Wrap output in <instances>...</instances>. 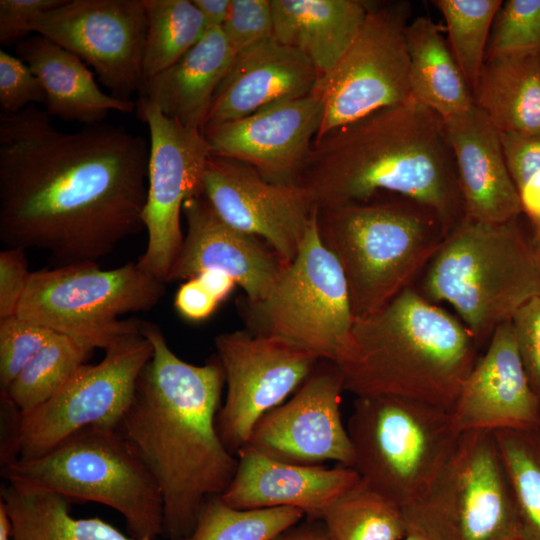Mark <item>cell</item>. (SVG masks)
<instances>
[{
  "label": "cell",
  "mask_w": 540,
  "mask_h": 540,
  "mask_svg": "<svg viewBox=\"0 0 540 540\" xmlns=\"http://www.w3.org/2000/svg\"><path fill=\"white\" fill-rule=\"evenodd\" d=\"M450 412L460 433L540 429V400L527 377L511 321L495 329Z\"/></svg>",
  "instance_id": "cell-20"
},
{
  "label": "cell",
  "mask_w": 540,
  "mask_h": 540,
  "mask_svg": "<svg viewBox=\"0 0 540 540\" xmlns=\"http://www.w3.org/2000/svg\"><path fill=\"white\" fill-rule=\"evenodd\" d=\"M319 74L298 49L274 37L238 53L219 85L202 133L312 93Z\"/></svg>",
  "instance_id": "cell-23"
},
{
  "label": "cell",
  "mask_w": 540,
  "mask_h": 540,
  "mask_svg": "<svg viewBox=\"0 0 540 540\" xmlns=\"http://www.w3.org/2000/svg\"><path fill=\"white\" fill-rule=\"evenodd\" d=\"M346 427L352 468L402 509L430 489L461 435L449 410L392 395L356 397Z\"/></svg>",
  "instance_id": "cell-8"
},
{
  "label": "cell",
  "mask_w": 540,
  "mask_h": 540,
  "mask_svg": "<svg viewBox=\"0 0 540 540\" xmlns=\"http://www.w3.org/2000/svg\"><path fill=\"white\" fill-rule=\"evenodd\" d=\"M104 352L99 363L83 364L53 397L35 409L19 413L2 404L6 424L1 465L42 456L86 427H118L152 357L153 346L141 328Z\"/></svg>",
  "instance_id": "cell-11"
},
{
  "label": "cell",
  "mask_w": 540,
  "mask_h": 540,
  "mask_svg": "<svg viewBox=\"0 0 540 540\" xmlns=\"http://www.w3.org/2000/svg\"><path fill=\"white\" fill-rule=\"evenodd\" d=\"M149 155L123 127L63 132L33 106L2 114L0 240L44 250L56 267L105 257L144 228Z\"/></svg>",
  "instance_id": "cell-1"
},
{
  "label": "cell",
  "mask_w": 540,
  "mask_h": 540,
  "mask_svg": "<svg viewBox=\"0 0 540 540\" xmlns=\"http://www.w3.org/2000/svg\"><path fill=\"white\" fill-rule=\"evenodd\" d=\"M511 323L530 385L540 400V296L526 302Z\"/></svg>",
  "instance_id": "cell-43"
},
{
  "label": "cell",
  "mask_w": 540,
  "mask_h": 540,
  "mask_svg": "<svg viewBox=\"0 0 540 540\" xmlns=\"http://www.w3.org/2000/svg\"><path fill=\"white\" fill-rule=\"evenodd\" d=\"M479 347L463 322L411 286L354 318L337 366L356 397L392 395L451 411Z\"/></svg>",
  "instance_id": "cell-4"
},
{
  "label": "cell",
  "mask_w": 540,
  "mask_h": 540,
  "mask_svg": "<svg viewBox=\"0 0 540 540\" xmlns=\"http://www.w3.org/2000/svg\"><path fill=\"white\" fill-rule=\"evenodd\" d=\"M495 435L514 493L521 540H540V429Z\"/></svg>",
  "instance_id": "cell-35"
},
{
  "label": "cell",
  "mask_w": 540,
  "mask_h": 540,
  "mask_svg": "<svg viewBox=\"0 0 540 540\" xmlns=\"http://www.w3.org/2000/svg\"><path fill=\"white\" fill-rule=\"evenodd\" d=\"M344 391L339 367L320 360L288 400L256 423L247 445L286 463L324 465L331 461L352 467V444L341 414Z\"/></svg>",
  "instance_id": "cell-17"
},
{
  "label": "cell",
  "mask_w": 540,
  "mask_h": 540,
  "mask_svg": "<svg viewBox=\"0 0 540 540\" xmlns=\"http://www.w3.org/2000/svg\"><path fill=\"white\" fill-rule=\"evenodd\" d=\"M273 37L301 51L318 71L328 73L349 48L371 1L271 0Z\"/></svg>",
  "instance_id": "cell-27"
},
{
  "label": "cell",
  "mask_w": 540,
  "mask_h": 540,
  "mask_svg": "<svg viewBox=\"0 0 540 540\" xmlns=\"http://www.w3.org/2000/svg\"><path fill=\"white\" fill-rule=\"evenodd\" d=\"M138 117L150 133L147 197L142 214L148 241L138 265L166 283L183 242L184 203L203 193L202 179L211 155L204 134L165 116L139 98Z\"/></svg>",
  "instance_id": "cell-14"
},
{
  "label": "cell",
  "mask_w": 540,
  "mask_h": 540,
  "mask_svg": "<svg viewBox=\"0 0 540 540\" xmlns=\"http://www.w3.org/2000/svg\"><path fill=\"white\" fill-rule=\"evenodd\" d=\"M403 512L408 533L427 540H521L514 493L495 432L461 433L430 489Z\"/></svg>",
  "instance_id": "cell-12"
},
{
  "label": "cell",
  "mask_w": 540,
  "mask_h": 540,
  "mask_svg": "<svg viewBox=\"0 0 540 540\" xmlns=\"http://www.w3.org/2000/svg\"><path fill=\"white\" fill-rule=\"evenodd\" d=\"M272 540H333L321 521H309L282 532Z\"/></svg>",
  "instance_id": "cell-47"
},
{
  "label": "cell",
  "mask_w": 540,
  "mask_h": 540,
  "mask_svg": "<svg viewBox=\"0 0 540 540\" xmlns=\"http://www.w3.org/2000/svg\"><path fill=\"white\" fill-rule=\"evenodd\" d=\"M1 501L10 518L12 540H154L127 537L100 518H74L70 501L54 492L7 483Z\"/></svg>",
  "instance_id": "cell-30"
},
{
  "label": "cell",
  "mask_w": 540,
  "mask_h": 540,
  "mask_svg": "<svg viewBox=\"0 0 540 540\" xmlns=\"http://www.w3.org/2000/svg\"><path fill=\"white\" fill-rule=\"evenodd\" d=\"M404 540H427V539L414 533H407Z\"/></svg>",
  "instance_id": "cell-48"
},
{
  "label": "cell",
  "mask_w": 540,
  "mask_h": 540,
  "mask_svg": "<svg viewBox=\"0 0 540 540\" xmlns=\"http://www.w3.org/2000/svg\"><path fill=\"white\" fill-rule=\"evenodd\" d=\"M202 186L225 223L263 240L285 263L295 258L317 211L299 185L269 182L251 166L219 155L209 156Z\"/></svg>",
  "instance_id": "cell-18"
},
{
  "label": "cell",
  "mask_w": 540,
  "mask_h": 540,
  "mask_svg": "<svg viewBox=\"0 0 540 540\" xmlns=\"http://www.w3.org/2000/svg\"><path fill=\"white\" fill-rule=\"evenodd\" d=\"M1 474L16 487L109 506L134 538L163 534L159 485L117 427H86L42 456L2 464Z\"/></svg>",
  "instance_id": "cell-7"
},
{
  "label": "cell",
  "mask_w": 540,
  "mask_h": 540,
  "mask_svg": "<svg viewBox=\"0 0 540 540\" xmlns=\"http://www.w3.org/2000/svg\"><path fill=\"white\" fill-rule=\"evenodd\" d=\"M304 517L290 507L238 509L215 495L206 499L184 540H272Z\"/></svg>",
  "instance_id": "cell-34"
},
{
  "label": "cell",
  "mask_w": 540,
  "mask_h": 540,
  "mask_svg": "<svg viewBox=\"0 0 540 540\" xmlns=\"http://www.w3.org/2000/svg\"><path fill=\"white\" fill-rule=\"evenodd\" d=\"M57 332L13 315L0 320V387L8 388L24 366Z\"/></svg>",
  "instance_id": "cell-39"
},
{
  "label": "cell",
  "mask_w": 540,
  "mask_h": 540,
  "mask_svg": "<svg viewBox=\"0 0 540 540\" xmlns=\"http://www.w3.org/2000/svg\"><path fill=\"white\" fill-rule=\"evenodd\" d=\"M187 231L167 282L207 270L233 278L250 301L262 299L287 264L263 240L225 223L203 193L183 205Z\"/></svg>",
  "instance_id": "cell-21"
},
{
  "label": "cell",
  "mask_w": 540,
  "mask_h": 540,
  "mask_svg": "<svg viewBox=\"0 0 540 540\" xmlns=\"http://www.w3.org/2000/svg\"><path fill=\"white\" fill-rule=\"evenodd\" d=\"M500 137L522 214L540 248V134L500 133Z\"/></svg>",
  "instance_id": "cell-37"
},
{
  "label": "cell",
  "mask_w": 540,
  "mask_h": 540,
  "mask_svg": "<svg viewBox=\"0 0 540 540\" xmlns=\"http://www.w3.org/2000/svg\"><path fill=\"white\" fill-rule=\"evenodd\" d=\"M194 5L200 11L207 31L222 28L231 5V0H193Z\"/></svg>",
  "instance_id": "cell-46"
},
{
  "label": "cell",
  "mask_w": 540,
  "mask_h": 540,
  "mask_svg": "<svg viewBox=\"0 0 540 540\" xmlns=\"http://www.w3.org/2000/svg\"><path fill=\"white\" fill-rule=\"evenodd\" d=\"M323 116L321 98L311 93L221 124L203 134L211 154L241 161L269 182L294 185Z\"/></svg>",
  "instance_id": "cell-19"
},
{
  "label": "cell",
  "mask_w": 540,
  "mask_h": 540,
  "mask_svg": "<svg viewBox=\"0 0 540 540\" xmlns=\"http://www.w3.org/2000/svg\"><path fill=\"white\" fill-rule=\"evenodd\" d=\"M90 352L77 340L57 333L1 391L2 404L19 413L42 405L85 364Z\"/></svg>",
  "instance_id": "cell-32"
},
{
  "label": "cell",
  "mask_w": 540,
  "mask_h": 540,
  "mask_svg": "<svg viewBox=\"0 0 540 540\" xmlns=\"http://www.w3.org/2000/svg\"><path fill=\"white\" fill-rule=\"evenodd\" d=\"M165 282L137 262L104 270L96 262L31 272L17 314L67 335L90 351L105 350L141 330L143 321L119 320L152 309L165 295Z\"/></svg>",
  "instance_id": "cell-10"
},
{
  "label": "cell",
  "mask_w": 540,
  "mask_h": 540,
  "mask_svg": "<svg viewBox=\"0 0 540 540\" xmlns=\"http://www.w3.org/2000/svg\"><path fill=\"white\" fill-rule=\"evenodd\" d=\"M147 35L144 80L165 70L207 32L205 21L189 0H143Z\"/></svg>",
  "instance_id": "cell-33"
},
{
  "label": "cell",
  "mask_w": 540,
  "mask_h": 540,
  "mask_svg": "<svg viewBox=\"0 0 540 540\" xmlns=\"http://www.w3.org/2000/svg\"><path fill=\"white\" fill-rule=\"evenodd\" d=\"M237 458V470L221 498L238 509L290 507L302 511L309 521H320L328 507L360 479L352 467L286 463L247 444Z\"/></svg>",
  "instance_id": "cell-22"
},
{
  "label": "cell",
  "mask_w": 540,
  "mask_h": 540,
  "mask_svg": "<svg viewBox=\"0 0 540 540\" xmlns=\"http://www.w3.org/2000/svg\"><path fill=\"white\" fill-rule=\"evenodd\" d=\"M454 155L464 217L504 223L522 215L500 132L475 105L445 119Z\"/></svg>",
  "instance_id": "cell-24"
},
{
  "label": "cell",
  "mask_w": 540,
  "mask_h": 540,
  "mask_svg": "<svg viewBox=\"0 0 540 540\" xmlns=\"http://www.w3.org/2000/svg\"><path fill=\"white\" fill-rule=\"evenodd\" d=\"M214 343L227 384L216 427L224 446L237 456L256 423L292 396L320 359L286 341L249 330L221 333Z\"/></svg>",
  "instance_id": "cell-15"
},
{
  "label": "cell",
  "mask_w": 540,
  "mask_h": 540,
  "mask_svg": "<svg viewBox=\"0 0 540 540\" xmlns=\"http://www.w3.org/2000/svg\"><path fill=\"white\" fill-rule=\"evenodd\" d=\"M410 15L408 1H371L355 39L312 91L324 105L316 138L412 99L405 37Z\"/></svg>",
  "instance_id": "cell-13"
},
{
  "label": "cell",
  "mask_w": 540,
  "mask_h": 540,
  "mask_svg": "<svg viewBox=\"0 0 540 540\" xmlns=\"http://www.w3.org/2000/svg\"><path fill=\"white\" fill-rule=\"evenodd\" d=\"M320 521L333 540H404L408 533L402 507L361 478Z\"/></svg>",
  "instance_id": "cell-31"
},
{
  "label": "cell",
  "mask_w": 540,
  "mask_h": 540,
  "mask_svg": "<svg viewBox=\"0 0 540 540\" xmlns=\"http://www.w3.org/2000/svg\"><path fill=\"white\" fill-rule=\"evenodd\" d=\"M405 37L412 99L444 120L470 109L472 90L439 26L419 16L409 22Z\"/></svg>",
  "instance_id": "cell-29"
},
{
  "label": "cell",
  "mask_w": 540,
  "mask_h": 540,
  "mask_svg": "<svg viewBox=\"0 0 540 540\" xmlns=\"http://www.w3.org/2000/svg\"><path fill=\"white\" fill-rule=\"evenodd\" d=\"M472 95L500 133L540 134V53L486 56Z\"/></svg>",
  "instance_id": "cell-28"
},
{
  "label": "cell",
  "mask_w": 540,
  "mask_h": 540,
  "mask_svg": "<svg viewBox=\"0 0 540 540\" xmlns=\"http://www.w3.org/2000/svg\"><path fill=\"white\" fill-rule=\"evenodd\" d=\"M235 56L222 29H210L178 61L145 79L140 98L181 125L202 132L215 93Z\"/></svg>",
  "instance_id": "cell-25"
},
{
  "label": "cell",
  "mask_w": 540,
  "mask_h": 540,
  "mask_svg": "<svg viewBox=\"0 0 540 540\" xmlns=\"http://www.w3.org/2000/svg\"><path fill=\"white\" fill-rule=\"evenodd\" d=\"M30 275L25 249L6 247L0 252V320L17 314Z\"/></svg>",
  "instance_id": "cell-44"
},
{
  "label": "cell",
  "mask_w": 540,
  "mask_h": 540,
  "mask_svg": "<svg viewBox=\"0 0 540 540\" xmlns=\"http://www.w3.org/2000/svg\"><path fill=\"white\" fill-rule=\"evenodd\" d=\"M30 28L91 65L112 96L130 100L140 92L147 35L143 0H65Z\"/></svg>",
  "instance_id": "cell-16"
},
{
  "label": "cell",
  "mask_w": 540,
  "mask_h": 540,
  "mask_svg": "<svg viewBox=\"0 0 540 540\" xmlns=\"http://www.w3.org/2000/svg\"><path fill=\"white\" fill-rule=\"evenodd\" d=\"M225 273L207 270L184 282L175 295L174 306L181 317L202 321L210 317L236 286Z\"/></svg>",
  "instance_id": "cell-41"
},
{
  "label": "cell",
  "mask_w": 540,
  "mask_h": 540,
  "mask_svg": "<svg viewBox=\"0 0 540 540\" xmlns=\"http://www.w3.org/2000/svg\"><path fill=\"white\" fill-rule=\"evenodd\" d=\"M16 52L39 78L50 116L88 126L101 123L111 110L135 108L130 100L102 92L78 56L42 35L19 41Z\"/></svg>",
  "instance_id": "cell-26"
},
{
  "label": "cell",
  "mask_w": 540,
  "mask_h": 540,
  "mask_svg": "<svg viewBox=\"0 0 540 540\" xmlns=\"http://www.w3.org/2000/svg\"><path fill=\"white\" fill-rule=\"evenodd\" d=\"M142 331L153 354L117 428L159 485L163 535L184 540L206 499L227 489L238 466L216 427L225 374L218 358L182 360L157 325L143 322Z\"/></svg>",
  "instance_id": "cell-2"
},
{
  "label": "cell",
  "mask_w": 540,
  "mask_h": 540,
  "mask_svg": "<svg viewBox=\"0 0 540 540\" xmlns=\"http://www.w3.org/2000/svg\"><path fill=\"white\" fill-rule=\"evenodd\" d=\"M296 184L317 209L397 195L433 209L449 231L464 217L445 120L414 99L315 138Z\"/></svg>",
  "instance_id": "cell-3"
},
{
  "label": "cell",
  "mask_w": 540,
  "mask_h": 540,
  "mask_svg": "<svg viewBox=\"0 0 540 540\" xmlns=\"http://www.w3.org/2000/svg\"><path fill=\"white\" fill-rule=\"evenodd\" d=\"M250 332L275 337L339 365L354 322L342 267L324 244L314 214L295 258L260 300L237 302Z\"/></svg>",
  "instance_id": "cell-9"
},
{
  "label": "cell",
  "mask_w": 540,
  "mask_h": 540,
  "mask_svg": "<svg viewBox=\"0 0 540 540\" xmlns=\"http://www.w3.org/2000/svg\"><path fill=\"white\" fill-rule=\"evenodd\" d=\"M317 223L342 267L355 317L414 286L449 233L433 209L397 195L317 209Z\"/></svg>",
  "instance_id": "cell-6"
},
{
  "label": "cell",
  "mask_w": 540,
  "mask_h": 540,
  "mask_svg": "<svg viewBox=\"0 0 540 540\" xmlns=\"http://www.w3.org/2000/svg\"><path fill=\"white\" fill-rule=\"evenodd\" d=\"M237 55L241 51L273 37L271 0H231L227 19L221 28Z\"/></svg>",
  "instance_id": "cell-40"
},
{
  "label": "cell",
  "mask_w": 540,
  "mask_h": 540,
  "mask_svg": "<svg viewBox=\"0 0 540 540\" xmlns=\"http://www.w3.org/2000/svg\"><path fill=\"white\" fill-rule=\"evenodd\" d=\"M448 44L471 90L483 65L489 34L501 0H435Z\"/></svg>",
  "instance_id": "cell-36"
},
{
  "label": "cell",
  "mask_w": 540,
  "mask_h": 540,
  "mask_svg": "<svg viewBox=\"0 0 540 540\" xmlns=\"http://www.w3.org/2000/svg\"><path fill=\"white\" fill-rule=\"evenodd\" d=\"M540 53V0H507L497 11L486 56Z\"/></svg>",
  "instance_id": "cell-38"
},
{
  "label": "cell",
  "mask_w": 540,
  "mask_h": 540,
  "mask_svg": "<svg viewBox=\"0 0 540 540\" xmlns=\"http://www.w3.org/2000/svg\"><path fill=\"white\" fill-rule=\"evenodd\" d=\"M65 0H1L0 42L6 44L25 39L32 21L61 5Z\"/></svg>",
  "instance_id": "cell-45"
},
{
  "label": "cell",
  "mask_w": 540,
  "mask_h": 540,
  "mask_svg": "<svg viewBox=\"0 0 540 540\" xmlns=\"http://www.w3.org/2000/svg\"><path fill=\"white\" fill-rule=\"evenodd\" d=\"M46 103L39 78L20 58L0 51V105L4 113H18L30 103Z\"/></svg>",
  "instance_id": "cell-42"
},
{
  "label": "cell",
  "mask_w": 540,
  "mask_h": 540,
  "mask_svg": "<svg viewBox=\"0 0 540 540\" xmlns=\"http://www.w3.org/2000/svg\"><path fill=\"white\" fill-rule=\"evenodd\" d=\"M520 217L504 223L463 218L415 287L431 302L451 305L479 345L540 296V248Z\"/></svg>",
  "instance_id": "cell-5"
}]
</instances>
